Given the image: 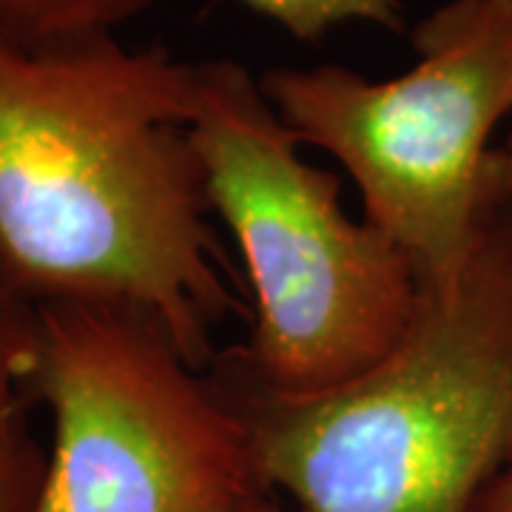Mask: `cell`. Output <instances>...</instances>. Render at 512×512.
<instances>
[{
  "instance_id": "6da1fadb",
  "label": "cell",
  "mask_w": 512,
  "mask_h": 512,
  "mask_svg": "<svg viewBox=\"0 0 512 512\" xmlns=\"http://www.w3.org/2000/svg\"><path fill=\"white\" fill-rule=\"evenodd\" d=\"M197 63L117 35L0 46V279L151 316L194 367L239 302L191 140Z\"/></svg>"
},
{
  "instance_id": "7a4b0ae2",
  "label": "cell",
  "mask_w": 512,
  "mask_h": 512,
  "mask_svg": "<svg viewBox=\"0 0 512 512\" xmlns=\"http://www.w3.org/2000/svg\"><path fill=\"white\" fill-rule=\"evenodd\" d=\"M211 367L268 490L299 512H470L512 450V220L498 191L461 268L421 285L402 339L362 376L276 396Z\"/></svg>"
},
{
  "instance_id": "3957f363",
  "label": "cell",
  "mask_w": 512,
  "mask_h": 512,
  "mask_svg": "<svg viewBox=\"0 0 512 512\" xmlns=\"http://www.w3.org/2000/svg\"><path fill=\"white\" fill-rule=\"evenodd\" d=\"M188 128L254 293L248 342L217 362L276 396H316L382 362L419 305L402 248L342 208L339 180L299 154L237 60L197 63Z\"/></svg>"
},
{
  "instance_id": "277c9868",
  "label": "cell",
  "mask_w": 512,
  "mask_h": 512,
  "mask_svg": "<svg viewBox=\"0 0 512 512\" xmlns=\"http://www.w3.org/2000/svg\"><path fill=\"white\" fill-rule=\"evenodd\" d=\"M416 60L373 80L348 66H274L259 86L302 146L345 168L362 217L419 282H444L498 191L493 134L512 114V0H447L410 29Z\"/></svg>"
},
{
  "instance_id": "5b68a950",
  "label": "cell",
  "mask_w": 512,
  "mask_h": 512,
  "mask_svg": "<svg viewBox=\"0 0 512 512\" xmlns=\"http://www.w3.org/2000/svg\"><path fill=\"white\" fill-rule=\"evenodd\" d=\"M26 393L55 424L35 512H239L274 493L237 407L146 313L35 305Z\"/></svg>"
},
{
  "instance_id": "8992f818",
  "label": "cell",
  "mask_w": 512,
  "mask_h": 512,
  "mask_svg": "<svg viewBox=\"0 0 512 512\" xmlns=\"http://www.w3.org/2000/svg\"><path fill=\"white\" fill-rule=\"evenodd\" d=\"M32 325L35 305L0 279V512H35L49 461L23 413Z\"/></svg>"
},
{
  "instance_id": "52a82bcc",
  "label": "cell",
  "mask_w": 512,
  "mask_h": 512,
  "mask_svg": "<svg viewBox=\"0 0 512 512\" xmlns=\"http://www.w3.org/2000/svg\"><path fill=\"white\" fill-rule=\"evenodd\" d=\"M163 0H0V46L49 49L117 35Z\"/></svg>"
},
{
  "instance_id": "ba28073f",
  "label": "cell",
  "mask_w": 512,
  "mask_h": 512,
  "mask_svg": "<svg viewBox=\"0 0 512 512\" xmlns=\"http://www.w3.org/2000/svg\"><path fill=\"white\" fill-rule=\"evenodd\" d=\"M237 3L305 43H319L333 29L348 23H370L396 35L407 32L402 0H237Z\"/></svg>"
},
{
  "instance_id": "9c48e42d",
  "label": "cell",
  "mask_w": 512,
  "mask_h": 512,
  "mask_svg": "<svg viewBox=\"0 0 512 512\" xmlns=\"http://www.w3.org/2000/svg\"><path fill=\"white\" fill-rule=\"evenodd\" d=\"M470 512H512V450L493 478L481 487Z\"/></svg>"
},
{
  "instance_id": "30bf717a",
  "label": "cell",
  "mask_w": 512,
  "mask_h": 512,
  "mask_svg": "<svg viewBox=\"0 0 512 512\" xmlns=\"http://www.w3.org/2000/svg\"><path fill=\"white\" fill-rule=\"evenodd\" d=\"M495 177H498V197L512 220V131L504 146H495Z\"/></svg>"
},
{
  "instance_id": "8fae6325",
  "label": "cell",
  "mask_w": 512,
  "mask_h": 512,
  "mask_svg": "<svg viewBox=\"0 0 512 512\" xmlns=\"http://www.w3.org/2000/svg\"><path fill=\"white\" fill-rule=\"evenodd\" d=\"M239 512H299V510L293 507L291 501H285L282 495L265 493V495H259L256 501H251L248 507H242Z\"/></svg>"
}]
</instances>
